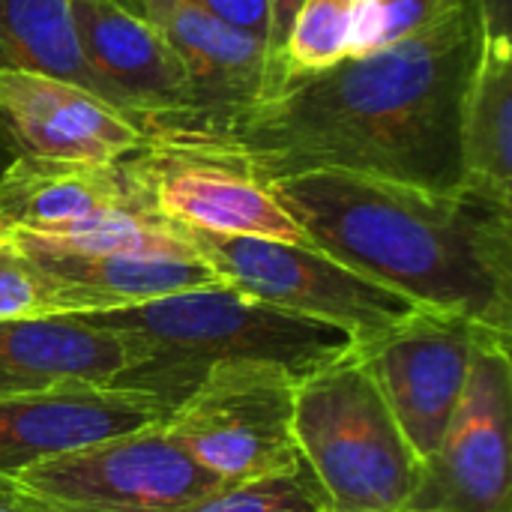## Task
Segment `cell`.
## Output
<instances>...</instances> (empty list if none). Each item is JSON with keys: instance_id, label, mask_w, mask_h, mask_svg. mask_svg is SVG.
<instances>
[{"instance_id": "cell-2", "label": "cell", "mask_w": 512, "mask_h": 512, "mask_svg": "<svg viewBox=\"0 0 512 512\" xmlns=\"http://www.w3.org/2000/svg\"><path fill=\"white\" fill-rule=\"evenodd\" d=\"M306 240L417 309L512 336V207L351 171L267 183Z\"/></svg>"}, {"instance_id": "cell-28", "label": "cell", "mask_w": 512, "mask_h": 512, "mask_svg": "<svg viewBox=\"0 0 512 512\" xmlns=\"http://www.w3.org/2000/svg\"><path fill=\"white\" fill-rule=\"evenodd\" d=\"M0 512H39L9 480H0Z\"/></svg>"}, {"instance_id": "cell-15", "label": "cell", "mask_w": 512, "mask_h": 512, "mask_svg": "<svg viewBox=\"0 0 512 512\" xmlns=\"http://www.w3.org/2000/svg\"><path fill=\"white\" fill-rule=\"evenodd\" d=\"M111 210L156 213L132 165L15 156L0 174V234L51 231Z\"/></svg>"}, {"instance_id": "cell-29", "label": "cell", "mask_w": 512, "mask_h": 512, "mask_svg": "<svg viewBox=\"0 0 512 512\" xmlns=\"http://www.w3.org/2000/svg\"><path fill=\"white\" fill-rule=\"evenodd\" d=\"M15 159V153H12V147H9V141L3 138V132H0V174H3V168L9 165Z\"/></svg>"}, {"instance_id": "cell-12", "label": "cell", "mask_w": 512, "mask_h": 512, "mask_svg": "<svg viewBox=\"0 0 512 512\" xmlns=\"http://www.w3.org/2000/svg\"><path fill=\"white\" fill-rule=\"evenodd\" d=\"M144 15L177 51L198 105L195 135L210 138L237 114L267 99L279 87V72L261 39L219 21L189 0H123Z\"/></svg>"}, {"instance_id": "cell-18", "label": "cell", "mask_w": 512, "mask_h": 512, "mask_svg": "<svg viewBox=\"0 0 512 512\" xmlns=\"http://www.w3.org/2000/svg\"><path fill=\"white\" fill-rule=\"evenodd\" d=\"M462 189L512 207V39L486 36L462 105Z\"/></svg>"}, {"instance_id": "cell-10", "label": "cell", "mask_w": 512, "mask_h": 512, "mask_svg": "<svg viewBox=\"0 0 512 512\" xmlns=\"http://www.w3.org/2000/svg\"><path fill=\"white\" fill-rule=\"evenodd\" d=\"M78 51L114 93L123 117L153 144H174L198 129L189 75L168 39L123 0H69Z\"/></svg>"}, {"instance_id": "cell-25", "label": "cell", "mask_w": 512, "mask_h": 512, "mask_svg": "<svg viewBox=\"0 0 512 512\" xmlns=\"http://www.w3.org/2000/svg\"><path fill=\"white\" fill-rule=\"evenodd\" d=\"M201 6L204 12L216 15L219 21L261 39L267 45V30H270V3L267 0H189Z\"/></svg>"}, {"instance_id": "cell-17", "label": "cell", "mask_w": 512, "mask_h": 512, "mask_svg": "<svg viewBox=\"0 0 512 512\" xmlns=\"http://www.w3.org/2000/svg\"><path fill=\"white\" fill-rule=\"evenodd\" d=\"M12 237V234H9ZM45 273L54 312H105L150 303L168 294L225 285L195 252L159 255H69L12 237Z\"/></svg>"}, {"instance_id": "cell-22", "label": "cell", "mask_w": 512, "mask_h": 512, "mask_svg": "<svg viewBox=\"0 0 512 512\" xmlns=\"http://www.w3.org/2000/svg\"><path fill=\"white\" fill-rule=\"evenodd\" d=\"M465 3L468 0H360L348 36V57L384 51L420 36L447 21Z\"/></svg>"}, {"instance_id": "cell-8", "label": "cell", "mask_w": 512, "mask_h": 512, "mask_svg": "<svg viewBox=\"0 0 512 512\" xmlns=\"http://www.w3.org/2000/svg\"><path fill=\"white\" fill-rule=\"evenodd\" d=\"M512 336L483 330L468 387L405 512H512Z\"/></svg>"}, {"instance_id": "cell-5", "label": "cell", "mask_w": 512, "mask_h": 512, "mask_svg": "<svg viewBox=\"0 0 512 512\" xmlns=\"http://www.w3.org/2000/svg\"><path fill=\"white\" fill-rule=\"evenodd\" d=\"M183 231L189 246L228 288L261 306L330 324L342 330L354 348L384 336L417 312V306L399 294L354 273L312 243Z\"/></svg>"}, {"instance_id": "cell-3", "label": "cell", "mask_w": 512, "mask_h": 512, "mask_svg": "<svg viewBox=\"0 0 512 512\" xmlns=\"http://www.w3.org/2000/svg\"><path fill=\"white\" fill-rule=\"evenodd\" d=\"M75 315L114 333L129 348L132 366L114 390L153 396L171 411L219 369L264 366L303 381L354 351L342 330L261 306L228 285Z\"/></svg>"}, {"instance_id": "cell-11", "label": "cell", "mask_w": 512, "mask_h": 512, "mask_svg": "<svg viewBox=\"0 0 512 512\" xmlns=\"http://www.w3.org/2000/svg\"><path fill=\"white\" fill-rule=\"evenodd\" d=\"M132 165L153 210L174 225L222 237L309 243L270 186L240 168L171 144H150L132 153Z\"/></svg>"}, {"instance_id": "cell-7", "label": "cell", "mask_w": 512, "mask_h": 512, "mask_svg": "<svg viewBox=\"0 0 512 512\" xmlns=\"http://www.w3.org/2000/svg\"><path fill=\"white\" fill-rule=\"evenodd\" d=\"M9 483L39 512H177L222 486L162 426L45 459Z\"/></svg>"}, {"instance_id": "cell-4", "label": "cell", "mask_w": 512, "mask_h": 512, "mask_svg": "<svg viewBox=\"0 0 512 512\" xmlns=\"http://www.w3.org/2000/svg\"><path fill=\"white\" fill-rule=\"evenodd\" d=\"M294 441L330 512H405L423 462L351 351L297 381Z\"/></svg>"}, {"instance_id": "cell-21", "label": "cell", "mask_w": 512, "mask_h": 512, "mask_svg": "<svg viewBox=\"0 0 512 512\" xmlns=\"http://www.w3.org/2000/svg\"><path fill=\"white\" fill-rule=\"evenodd\" d=\"M177 512H330V504L312 471L300 462L282 474L222 483Z\"/></svg>"}, {"instance_id": "cell-24", "label": "cell", "mask_w": 512, "mask_h": 512, "mask_svg": "<svg viewBox=\"0 0 512 512\" xmlns=\"http://www.w3.org/2000/svg\"><path fill=\"white\" fill-rule=\"evenodd\" d=\"M39 315H57L51 285L39 264L9 234H0V321Z\"/></svg>"}, {"instance_id": "cell-20", "label": "cell", "mask_w": 512, "mask_h": 512, "mask_svg": "<svg viewBox=\"0 0 512 512\" xmlns=\"http://www.w3.org/2000/svg\"><path fill=\"white\" fill-rule=\"evenodd\" d=\"M24 243L51 252L69 255H159V252H195L186 240V231L159 213L138 210H111L81 222H69L51 231H3ZM198 255V252H195Z\"/></svg>"}, {"instance_id": "cell-14", "label": "cell", "mask_w": 512, "mask_h": 512, "mask_svg": "<svg viewBox=\"0 0 512 512\" xmlns=\"http://www.w3.org/2000/svg\"><path fill=\"white\" fill-rule=\"evenodd\" d=\"M171 408L129 390H60L0 399V480L45 459L162 426Z\"/></svg>"}, {"instance_id": "cell-9", "label": "cell", "mask_w": 512, "mask_h": 512, "mask_svg": "<svg viewBox=\"0 0 512 512\" xmlns=\"http://www.w3.org/2000/svg\"><path fill=\"white\" fill-rule=\"evenodd\" d=\"M483 330L489 327L462 315L417 309L399 327L354 348L420 462L438 450L462 402Z\"/></svg>"}, {"instance_id": "cell-16", "label": "cell", "mask_w": 512, "mask_h": 512, "mask_svg": "<svg viewBox=\"0 0 512 512\" xmlns=\"http://www.w3.org/2000/svg\"><path fill=\"white\" fill-rule=\"evenodd\" d=\"M129 366V348L84 315L57 312L0 321V399L108 390Z\"/></svg>"}, {"instance_id": "cell-1", "label": "cell", "mask_w": 512, "mask_h": 512, "mask_svg": "<svg viewBox=\"0 0 512 512\" xmlns=\"http://www.w3.org/2000/svg\"><path fill=\"white\" fill-rule=\"evenodd\" d=\"M480 0L438 27L363 57L288 75L210 138L171 144L258 183L351 171L426 189L462 186V105L483 51Z\"/></svg>"}, {"instance_id": "cell-23", "label": "cell", "mask_w": 512, "mask_h": 512, "mask_svg": "<svg viewBox=\"0 0 512 512\" xmlns=\"http://www.w3.org/2000/svg\"><path fill=\"white\" fill-rule=\"evenodd\" d=\"M360 0H303L285 42V78L318 72L348 57V36Z\"/></svg>"}, {"instance_id": "cell-13", "label": "cell", "mask_w": 512, "mask_h": 512, "mask_svg": "<svg viewBox=\"0 0 512 512\" xmlns=\"http://www.w3.org/2000/svg\"><path fill=\"white\" fill-rule=\"evenodd\" d=\"M0 132L15 156L117 162L150 135L105 99L42 72H0Z\"/></svg>"}, {"instance_id": "cell-6", "label": "cell", "mask_w": 512, "mask_h": 512, "mask_svg": "<svg viewBox=\"0 0 512 512\" xmlns=\"http://www.w3.org/2000/svg\"><path fill=\"white\" fill-rule=\"evenodd\" d=\"M297 378L264 369H219L171 411L162 432L219 483H243L297 468Z\"/></svg>"}, {"instance_id": "cell-26", "label": "cell", "mask_w": 512, "mask_h": 512, "mask_svg": "<svg viewBox=\"0 0 512 512\" xmlns=\"http://www.w3.org/2000/svg\"><path fill=\"white\" fill-rule=\"evenodd\" d=\"M270 3V30H267V51H270V60L279 72V84L285 81V42H288V33L294 27V18L303 6V0H267Z\"/></svg>"}, {"instance_id": "cell-27", "label": "cell", "mask_w": 512, "mask_h": 512, "mask_svg": "<svg viewBox=\"0 0 512 512\" xmlns=\"http://www.w3.org/2000/svg\"><path fill=\"white\" fill-rule=\"evenodd\" d=\"M486 36L512 39V0H480Z\"/></svg>"}, {"instance_id": "cell-19", "label": "cell", "mask_w": 512, "mask_h": 512, "mask_svg": "<svg viewBox=\"0 0 512 512\" xmlns=\"http://www.w3.org/2000/svg\"><path fill=\"white\" fill-rule=\"evenodd\" d=\"M0 72H42L78 84L120 111L114 93L78 51L69 0H0Z\"/></svg>"}]
</instances>
